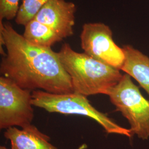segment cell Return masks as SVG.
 <instances>
[{
    "instance_id": "cell-1",
    "label": "cell",
    "mask_w": 149,
    "mask_h": 149,
    "mask_svg": "<svg viewBox=\"0 0 149 149\" xmlns=\"http://www.w3.org/2000/svg\"><path fill=\"white\" fill-rule=\"evenodd\" d=\"M1 46L7 53L2 56L0 71L23 89H37L54 94L73 93L69 74L57 53L51 48L29 43L9 23L0 22Z\"/></svg>"
},
{
    "instance_id": "cell-2",
    "label": "cell",
    "mask_w": 149,
    "mask_h": 149,
    "mask_svg": "<svg viewBox=\"0 0 149 149\" xmlns=\"http://www.w3.org/2000/svg\"><path fill=\"white\" fill-rule=\"evenodd\" d=\"M64 69L71 78L73 92L85 96L107 95L122 78L119 70L74 51L64 44L57 53Z\"/></svg>"
},
{
    "instance_id": "cell-3",
    "label": "cell",
    "mask_w": 149,
    "mask_h": 149,
    "mask_svg": "<svg viewBox=\"0 0 149 149\" xmlns=\"http://www.w3.org/2000/svg\"><path fill=\"white\" fill-rule=\"evenodd\" d=\"M32 104L50 113L77 114L91 118L100 124L108 134H116L132 138L130 129L123 128L97 111L91 104L86 96L76 93L54 94L42 90L33 91Z\"/></svg>"
},
{
    "instance_id": "cell-4",
    "label": "cell",
    "mask_w": 149,
    "mask_h": 149,
    "mask_svg": "<svg viewBox=\"0 0 149 149\" xmlns=\"http://www.w3.org/2000/svg\"><path fill=\"white\" fill-rule=\"evenodd\" d=\"M116 111L127 119L133 134L143 140L149 138V101L134 84L129 74L123 75L107 95Z\"/></svg>"
},
{
    "instance_id": "cell-5",
    "label": "cell",
    "mask_w": 149,
    "mask_h": 149,
    "mask_svg": "<svg viewBox=\"0 0 149 149\" xmlns=\"http://www.w3.org/2000/svg\"><path fill=\"white\" fill-rule=\"evenodd\" d=\"M31 91L23 89L4 76L0 77V128L31 124L34 118Z\"/></svg>"
},
{
    "instance_id": "cell-6",
    "label": "cell",
    "mask_w": 149,
    "mask_h": 149,
    "mask_svg": "<svg viewBox=\"0 0 149 149\" xmlns=\"http://www.w3.org/2000/svg\"><path fill=\"white\" fill-rule=\"evenodd\" d=\"M81 45L91 57L120 70L125 60L122 48L115 43L111 28L102 23L84 24L80 35Z\"/></svg>"
},
{
    "instance_id": "cell-7",
    "label": "cell",
    "mask_w": 149,
    "mask_h": 149,
    "mask_svg": "<svg viewBox=\"0 0 149 149\" xmlns=\"http://www.w3.org/2000/svg\"><path fill=\"white\" fill-rule=\"evenodd\" d=\"M76 6L65 0H49L34 19L47 26L63 39L74 34Z\"/></svg>"
},
{
    "instance_id": "cell-8",
    "label": "cell",
    "mask_w": 149,
    "mask_h": 149,
    "mask_svg": "<svg viewBox=\"0 0 149 149\" xmlns=\"http://www.w3.org/2000/svg\"><path fill=\"white\" fill-rule=\"evenodd\" d=\"M4 136L10 141L11 149H58L50 143L49 136L32 124L22 129L8 128Z\"/></svg>"
},
{
    "instance_id": "cell-9",
    "label": "cell",
    "mask_w": 149,
    "mask_h": 149,
    "mask_svg": "<svg viewBox=\"0 0 149 149\" xmlns=\"http://www.w3.org/2000/svg\"><path fill=\"white\" fill-rule=\"evenodd\" d=\"M125 60L120 70L136 80L149 96V58L130 45L122 48Z\"/></svg>"
},
{
    "instance_id": "cell-10",
    "label": "cell",
    "mask_w": 149,
    "mask_h": 149,
    "mask_svg": "<svg viewBox=\"0 0 149 149\" xmlns=\"http://www.w3.org/2000/svg\"><path fill=\"white\" fill-rule=\"evenodd\" d=\"M24 27L23 37L29 43L37 46L51 48L54 44L63 39L50 28L34 18Z\"/></svg>"
},
{
    "instance_id": "cell-11",
    "label": "cell",
    "mask_w": 149,
    "mask_h": 149,
    "mask_svg": "<svg viewBox=\"0 0 149 149\" xmlns=\"http://www.w3.org/2000/svg\"><path fill=\"white\" fill-rule=\"evenodd\" d=\"M49 0H23L16 17V22L25 26L34 18L38 12Z\"/></svg>"
},
{
    "instance_id": "cell-12",
    "label": "cell",
    "mask_w": 149,
    "mask_h": 149,
    "mask_svg": "<svg viewBox=\"0 0 149 149\" xmlns=\"http://www.w3.org/2000/svg\"><path fill=\"white\" fill-rule=\"evenodd\" d=\"M20 0H0V22L11 20L17 16Z\"/></svg>"
},
{
    "instance_id": "cell-13",
    "label": "cell",
    "mask_w": 149,
    "mask_h": 149,
    "mask_svg": "<svg viewBox=\"0 0 149 149\" xmlns=\"http://www.w3.org/2000/svg\"><path fill=\"white\" fill-rule=\"evenodd\" d=\"M0 149H7V148H6V147L5 146H1V147H0Z\"/></svg>"
}]
</instances>
